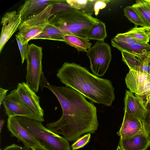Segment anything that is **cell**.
<instances>
[{
  "instance_id": "cell-34",
  "label": "cell",
  "mask_w": 150,
  "mask_h": 150,
  "mask_svg": "<svg viewBox=\"0 0 150 150\" xmlns=\"http://www.w3.org/2000/svg\"><path fill=\"white\" fill-rule=\"evenodd\" d=\"M5 122V121L4 120L2 119L0 120V131L1 132V129L3 127L4 124Z\"/></svg>"
},
{
  "instance_id": "cell-23",
  "label": "cell",
  "mask_w": 150,
  "mask_h": 150,
  "mask_svg": "<svg viewBox=\"0 0 150 150\" xmlns=\"http://www.w3.org/2000/svg\"><path fill=\"white\" fill-rule=\"evenodd\" d=\"M107 36L106 26L104 23L99 21L89 30L87 35L90 40H104Z\"/></svg>"
},
{
  "instance_id": "cell-26",
  "label": "cell",
  "mask_w": 150,
  "mask_h": 150,
  "mask_svg": "<svg viewBox=\"0 0 150 150\" xmlns=\"http://www.w3.org/2000/svg\"><path fill=\"white\" fill-rule=\"evenodd\" d=\"M16 38L20 50L22 64H23L26 59L29 50V45H28V42H25L22 36L18 33L16 35Z\"/></svg>"
},
{
  "instance_id": "cell-14",
  "label": "cell",
  "mask_w": 150,
  "mask_h": 150,
  "mask_svg": "<svg viewBox=\"0 0 150 150\" xmlns=\"http://www.w3.org/2000/svg\"><path fill=\"white\" fill-rule=\"evenodd\" d=\"M60 0H28L25 1L18 12L22 22L42 12L50 5H54Z\"/></svg>"
},
{
  "instance_id": "cell-10",
  "label": "cell",
  "mask_w": 150,
  "mask_h": 150,
  "mask_svg": "<svg viewBox=\"0 0 150 150\" xmlns=\"http://www.w3.org/2000/svg\"><path fill=\"white\" fill-rule=\"evenodd\" d=\"M16 92L19 98L24 104L36 114L43 117L44 110L40 104V97L26 83H18Z\"/></svg>"
},
{
  "instance_id": "cell-30",
  "label": "cell",
  "mask_w": 150,
  "mask_h": 150,
  "mask_svg": "<svg viewBox=\"0 0 150 150\" xmlns=\"http://www.w3.org/2000/svg\"><path fill=\"white\" fill-rule=\"evenodd\" d=\"M134 70L150 74V66L147 62H142L139 66L136 67Z\"/></svg>"
},
{
  "instance_id": "cell-20",
  "label": "cell",
  "mask_w": 150,
  "mask_h": 150,
  "mask_svg": "<svg viewBox=\"0 0 150 150\" xmlns=\"http://www.w3.org/2000/svg\"><path fill=\"white\" fill-rule=\"evenodd\" d=\"M64 40V42L75 48L79 52H86L92 45L89 41L74 35H65Z\"/></svg>"
},
{
  "instance_id": "cell-16",
  "label": "cell",
  "mask_w": 150,
  "mask_h": 150,
  "mask_svg": "<svg viewBox=\"0 0 150 150\" xmlns=\"http://www.w3.org/2000/svg\"><path fill=\"white\" fill-rule=\"evenodd\" d=\"M119 145L123 150H147L150 141L144 132L130 137L120 139Z\"/></svg>"
},
{
  "instance_id": "cell-27",
  "label": "cell",
  "mask_w": 150,
  "mask_h": 150,
  "mask_svg": "<svg viewBox=\"0 0 150 150\" xmlns=\"http://www.w3.org/2000/svg\"><path fill=\"white\" fill-rule=\"evenodd\" d=\"M91 134L88 133L79 138L71 145L72 149L75 150L83 147L89 142Z\"/></svg>"
},
{
  "instance_id": "cell-28",
  "label": "cell",
  "mask_w": 150,
  "mask_h": 150,
  "mask_svg": "<svg viewBox=\"0 0 150 150\" xmlns=\"http://www.w3.org/2000/svg\"><path fill=\"white\" fill-rule=\"evenodd\" d=\"M110 1L108 0H96L94 6L95 15L98 16L100 10L104 8Z\"/></svg>"
},
{
  "instance_id": "cell-35",
  "label": "cell",
  "mask_w": 150,
  "mask_h": 150,
  "mask_svg": "<svg viewBox=\"0 0 150 150\" xmlns=\"http://www.w3.org/2000/svg\"><path fill=\"white\" fill-rule=\"evenodd\" d=\"M146 108L147 111H150V100L146 104Z\"/></svg>"
},
{
  "instance_id": "cell-33",
  "label": "cell",
  "mask_w": 150,
  "mask_h": 150,
  "mask_svg": "<svg viewBox=\"0 0 150 150\" xmlns=\"http://www.w3.org/2000/svg\"><path fill=\"white\" fill-rule=\"evenodd\" d=\"M32 150H46L41 146H38L32 148L31 149Z\"/></svg>"
},
{
  "instance_id": "cell-5",
  "label": "cell",
  "mask_w": 150,
  "mask_h": 150,
  "mask_svg": "<svg viewBox=\"0 0 150 150\" xmlns=\"http://www.w3.org/2000/svg\"><path fill=\"white\" fill-rule=\"evenodd\" d=\"M86 53L93 74L98 77L103 76L108 70L112 59L110 46L104 40H97Z\"/></svg>"
},
{
  "instance_id": "cell-17",
  "label": "cell",
  "mask_w": 150,
  "mask_h": 150,
  "mask_svg": "<svg viewBox=\"0 0 150 150\" xmlns=\"http://www.w3.org/2000/svg\"><path fill=\"white\" fill-rule=\"evenodd\" d=\"M112 46L121 51L133 53L144 54L150 51V45L148 43H127L116 41L112 39Z\"/></svg>"
},
{
  "instance_id": "cell-36",
  "label": "cell",
  "mask_w": 150,
  "mask_h": 150,
  "mask_svg": "<svg viewBox=\"0 0 150 150\" xmlns=\"http://www.w3.org/2000/svg\"><path fill=\"white\" fill-rule=\"evenodd\" d=\"M116 150H123L122 148L120 147L119 145H118L117 146Z\"/></svg>"
},
{
  "instance_id": "cell-11",
  "label": "cell",
  "mask_w": 150,
  "mask_h": 150,
  "mask_svg": "<svg viewBox=\"0 0 150 150\" xmlns=\"http://www.w3.org/2000/svg\"><path fill=\"white\" fill-rule=\"evenodd\" d=\"M7 127L11 132V136L16 137L23 143L25 146L30 149L36 146H42L35 138L19 123L15 117H8Z\"/></svg>"
},
{
  "instance_id": "cell-38",
  "label": "cell",
  "mask_w": 150,
  "mask_h": 150,
  "mask_svg": "<svg viewBox=\"0 0 150 150\" xmlns=\"http://www.w3.org/2000/svg\"></svg>"
},
{
  "instance_id": "cell-32",
  "label": "cell",
  "mask_w": 150,
  "mask_h": 150,
  "mask_svg": "<svg viewBox=\"0 0 150 150\" xmlns=\"http://www.w3.org/2000/svg\"><path fill=\"white\" fill-rule=\"evenodd\" d=\"M8 90L0 88V106L1 107V104L4 99L6 96Z\"/></svg>"
},
{
  "instance_id": "cell-31",
  "label": "cell",
  "mask_w": 150,
  "mask_h": 150,
  "mask_svg": "<svg viewBox=\"0 0 150 150\" xmlns=\"http://www.w3.org/2000/svg\"><path fill=\"white\" fill-rule=\"evenodd\" d=\"M3 150H30V148L24 146H21L15 144L6 146Z\"/></svg>"
},
{
  "instance_id": "cell-25",
  "label": "cell",
  "mask_w": 150,
  "mask_h": 150,
  "mask_svg": "<svg viewBox=\"0 0 150 150\" xmlns=\"http://www.w3.org/2000/svg\"><path fill=\"white\" fill-rule=\"evenodd\" d=\"M122 60L129 69L134 70L142 63L133 53L125 51H121Z\"/></svg>"
},
{
  "instance_id": "cell-13",
  "label": "cell",
  "mask_w": 150,
  "mask_h": 150,
  "mask_svg": "<svg viewBox=\"0 0 150 150\" xmlns=\"http://www.w3.org/2000/svg\"><path fill=\"white\" fill-rule=\"evenodd\" d=\"M125 79L129 91L139 97L142 94L147 83L150 81V74L129 69Z\"/></svg>"
},
{
  "instance_id": "cell-3",
  "label": "cell",
  "mask_w": 150,
  "mask_h": 150,
  "mask_svg": "<svg viewBox=\"0 0 150 150\" xmlns=\"http://www.w3.org/2000/svg\"><path fill=\"white\" fill-rule=\"evenodd\" d=\"M49 23L57 27L65 35L76 36L89 41L87 37L90 29L99 20L74 9L67 11H52Z\"/></svg>"
},
{
  "instance_id": "cell-37",
  "label": "cell",
  "mask_w": 150,
  "mask_h": 150,
  "mask_svg": "<svg viewBox=\"0 0 150 150\" xmlns=\"http://www.w3.org/2000/svg\"><path fill=\"white\" fill-rule=\"evenodd\" d=\"M149 45H150V44Z\"/></svg>"
},
{
  "instance_id": "cell-21",
  "label": "cell",
  "mask_w": 150,
  "mask_h": 150,
  "mask_svg": "<svg viewBox=\"0 0 150 150\" xmlns=\"http://www.w3.org/2000/svg\"><path fill=\"white\" fill-rule=\"evenodd\" d=\"M96 0H67L72 7L92 16L94 12V6Z\"/></svg>"
},
{
  "instance_id": "cell-9",
  "label": "cell",
  "mask_w": 150,
  "mask_h": 150,
  "mask_svg": "<svg viewBox=\"0 0 150 150\" xmlns=\"http://www.w3.org/2000/svg\"><path fill=\"white\" fill-rule=\"evenodd\" d=\"M22 22L21 16L16 11L7 12L1 18L2 28L0 38V53Z\"/></svg>"
},
{
  "instance_id": "cell-2",
  "label": "cell",
  "mask_w": 150,
  "mask_h": 150,
  "mask_svg": "<svg viewBox=\"0 0 150 150\" xmlns=\"http://www.w3.org/2000/svg\"><path fill=\"white\" fill-rule=\"evenodd\" d=\"M56 75L62 83L77 91L92 102L109 107L115 100V88L110 80L91 73L80 65L64 62Z\"/></svg>"
},
{
  "instance_id": "cell-18",
  "label": "cell",
  "mask_w": 150,
  "mask_h": 150,
  "mask_svg": "<svg viewBox=\"0 0 150 150\" xmlns=\"http://www.w3.org/2000/svg\"><path fill=\"white\" fill-rule=\"evenodd\" d=\"M65 34L59 28L50 23L42 31L33 39H43L64 42Z\"/></svg>"
},
{
  "instance_id": "cell-7",
  "label": "cell",
  "mask_w": 150,
  "mask_h": 150,
  "mask_svg": "<svg viewBox=\"0 0 150 150\" xmlns=\"http://www.w3.org/2000/svg\"><path fill=\"white\" fill-rule=\"evenodd\" d=\"M53 5L48 6L41 12L22 22L19 27L18 33L25 42H28L32 40L49 23V19L53 15L52 13Z\"/></svg>"
},
{
  "instance_id": "cell-22",
  "label": "cell",
  "mask_w": 150,
  "mask_h": 150,
  "mask_svg": "<svg viewBox=\"0 0 150 150\" xmlns=\"http://www.w3.org/2000/svg\"><path fill=\"white\" fill-rule=\"evenodd\" d=\"M134 39L142 43H148L150 39V28L146 27H134L126 32Z\"/></svg>"
},
{
  "instance_id": "cell-4",
  "label": "cell",
  "mask_w": 150,
  "mask_h": 150,
  "mask_svg": "<svg viewBox=\"0 0 150 150\" xmlns=\"http://www.w3.org/2000/svg\"><path fill=\"white\" fill-rule=\"evenodd\" d=\"M15 117L46 150H71L68 141L64 137L44 127L41 122L23 116Z\"/></svg>"
},
{
  "instance_id": "cell-12",
  "label": "cell",
  "mask_w": 150,
  "mask_h": 150,
  "mask_svg": "<svg viewBox=\"0 0 150 150\" xmlns=\"http://www.w3.org/2000/svg\"><path fill=\"white\" fill-rule=\"evenodd\" d=\"M144 132L142 121L133 115L125 112L122 125L117 132L120 138L126 139Z\"/></svg>"
},
{
  "instance_id": "cell-24",
  "label": "cell",
  "mask_w": 150,
  "mask_h": 150,
  "mask_svg": "<svg viewBox=\"0 0 150 150\" xmlns=\"http://www.w3.org/2000/svg\"><path fill=\"white\" fill-rule=\"evenodd\" d=\"M124 15L135 26L145 27L141 18L132 6H127L123 9Z\"/></svg>"
},
{
  "instance_id": "cell-29",
  "label": "cell",
  "mask_w": 150,
  "mask_h": 150,
  "mask_svg": "<svg viewBox=\"0 0 150 150\" xmlns=\"http://www.w3.org/2000/svg\"><path fill=\"white\" fill-rule=\"evenodd\" d=\"M147 112L146 117L142 121L144 132L150 141V111Z\"/></svg>"
},
{
  "instance_id": "cell-6",
  "label": "cell",
  "mask_w": 150,
  "mask_h": 150,
  "mask_svg": "<svg viewBox=\"0 0 150 150\" xmlns=\"http://www.w3.org/2000/svg\"><path fill=\"white\" fill-rule=\"evenodd\" d=\"M42 48L33 44L29 45L26 58V83L35 92L38 91L42 72Z\"/></svg>"
},
{
  "instance_id": "cell-8",
  "label": "cell",
  "mask_w": 150,
  "mask_h": 150,
  "mask_svg": "<svg viewBox=\"0 0 150 150\" xmlns=\"http://www.w3.org/2000/svg\"><path fill=\"white\" fill-rule=\"evenodd\" d=\"M2 104L8 117L21 116L41 122L44 121L43 117L36 114L20 100L17 95L16 88L6 96Z\"/></svg>"
},
{
  "instance_id": "cell-15",
  "label": "cell",
  "mask_w": 150,
  "mask_h": 150,
  "mask_svg": "<svg viewBox=\"0 0 150 150\" xmlns=\"http://www.w3.org/2000/svg\"><path fill=\"white\" fill-rule=\"evenodd\" d=\"M125 112L131 114L141 121L147 114V110L143 101L129 91L126 90L124 98Z\"/></svg>"
},
{
  "instance_id": "cell-19",
  "label": "cell",
  "mask_w": 150,
  "mask_h": 150,
  "mask_svg": "<svg viewBox=\"0 0 150 150\" xmlns=\"http://www.w3.org/2000/svg\"><path fill=\"white\" fill-rule=\"evenodd\" d=\"M132 6L144 23L145 27L150 28V1L137 0Z\"/></svg>"
},
{
  "instance_id": "cell-1",
  "label": "cell",
  "mask_w": 150,
  "mask_h": 150,
  "mask_svg": "<svg viewBox=\"0 0 150 150\" xmlns=\"http://www.w3.org/2000/svg\"><path fill=\"white\" fill-rule=\"evenodd\" d=\"M40 85L42 89L47 88L54 94L62 110L60 118L47 124V128L62 134L70 142L77 140L84 133L95 132L98 123L96 108L93 103L71 88L51 85L44 74L42 75Z\"/></svg>"
}]
</instances>
